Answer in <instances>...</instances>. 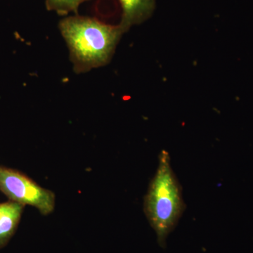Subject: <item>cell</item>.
Listing matches in <instances>:
<instances>
[{
  "label": "cell",
  "mask_w": 253,
  "mask_h": 253,
  "mask_svg": "<svg viewBox=\"0 0 253 253\" xmlns=\"http://www.w3.org/2000/svg\"><path fill=\"white\" fill-rule=\"evenodd\" d=\"M184 208L181 186L173 172L169 154L163 151L158 158L157 170L145 196L144 208L150 225L157 235L158 244L163 249Z\"/></svg>",
  "instance_id": "cell-2"
},
{
  "label": "cell",
  "mask_w": 253,
  "mask_h": 253,
  "mask_svg": "<svg viewBox=\"0 0 253 253\" xmlns=\"http://www.w3.org/2000/svg\"><path fill=\"white\" fill-rule=\"evenodd\" d=\"M122 7V18L120 26L127 32L133 26L139 25L149 19L156 7V0H119Z\"/></svg>",
  "instance_id": "cell-4"
},
{
  "label": "cell",
  "mask_w": 253,
  "mask_h": 253,
  "mask_svg": "<svg viewBox=\"0 0 253 253\" xmlns=\"http://www.w3.org/2000/svg\"><path fill=\"white\" fill-rule=\"evenodd\" d=\"M61 36L69 49L73 69L77 74L106 66L112 59L126 32L89 16H68L59 22Z\"/></svg>",
  "instance_id": "cell-1"
},
{
  "label": "cell",
  "mask_w": 253,
  "mask_h": 253,
  "mask_svg": "<svg viewBox=\"0 0 253 253\" xmlns=\"http://www.w3.org/2000/svg\"><path fill=\"white\" fill-rule=\"evenodd\" d=\"M0 191L9 201L25 206H33L42 215H48L54 211V193L42 187L29 176L12 168L0 166Z\"/></svg>",
  "instance_id": "cell-3"
},
{
  "label": "cell",
  "mask_w": 253,
  "mask_h": 253,
  "mask_svg": "<svg viewBox=\"0 0 253 253\" xmlns=\"http://www.w3.org/2000/svg\"><path fill=\"white\" fill-rule=\"evenodd\" d=\"M25 206L9 201L0 204V249L6 246L17 230Z\"/></svg>",
  "instance_id": "cell-5"
},
{
  "label": "cell",
  "mask_w": 253,
  "mask_h": 253,
  "mask_svg": "<svg viewBox=\"0 0 253 253\" xmlns=\"http://www.w3.org/2000/svg\"><path fill=\"white\" fill-rule=\"evenodd\" d=\"M89 0H45L46 9L61 16L74 13L78 14L80 6Z\"/></svg>",
  "instance_id": "cell-6"
}]
</instances>
